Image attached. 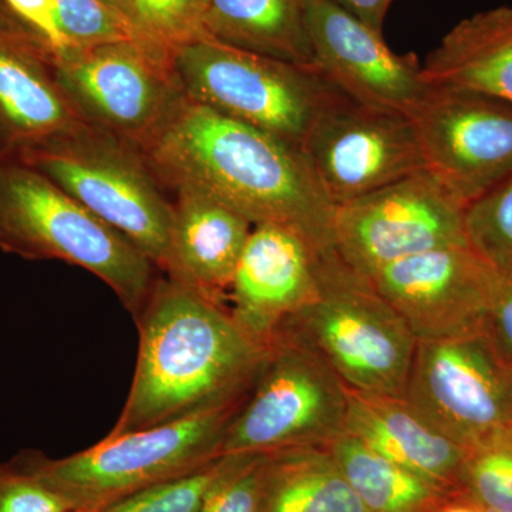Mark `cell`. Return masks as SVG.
Returning a JSON list of instances; mask_svg holds the SVG:
<instances>
[{"label":"cell","instance_id":"obj_36","mask_svg":"<svg viewBox=\"0 0 512 512\" xmlns=\"http://www.w3.org/2000/svg\"><path fill=\"white\" fill-rule=\"evenodd\" d=\"M70 512H99L97 510H90V508H77V510H73Z\"/></svg>","mask_w":512,"mask_h":512},{"label":"cell","instance_id":"obj_25","mask_svg":"<svg viewBox=\"0 0 512 512\" xmlns=\"http://www.w3.org/2000/svg\"><path fill=\"white\" fill-rule=\"evenodd\" d=\"M141 43L151 56L167 64L177 47L205 36L202 29L208 0H130Z\"/></svg>","mask_w":512,"mask_h":512},{"label":"cell","instance_id":"obj_37","mask_svg":"<svg viewBox=\"0 0 512 512\" xmlns=\"http://www.w3.org/2000/svg\"><path fill=\"white\" fill-rule=\"evenodd\" d=\"M510 367V373H511V379H512V367L511 366H508Z\"/></svg>","mask_w":512,"mask_h":512},{"label":"cell","instance_id":"obj_31","mask_svg":"<svg viewBox=\"0 0 512 512\" xmlns=\"http://www.w3.org/2000/svg\"><path fill=\"white\" fill-rule=\"evenodd\" d=\"M3 3L26 26L42 37L47 45L52 47L56 56H62L72 50L60 29L52 0H3Z\"/></svg>","mask_w":512,"mask_h":512},{"label":"cell","instance_id":"obj_11","mask_svg":"<svg viewBox=\"0 0 512 512\" xmlns=\"http://www.w3.org/2000/svg\"><path fill=\"white\" fill-rule=\"evenodd\" d=\"M302 151L335 207L426 170L409 116L346 96L319 114Z\"/></svg>","mask_w":512,"mask_h":512},{"label":"cell","instance_id":"obj_38","mask_svg":"<svg viewBox=\"0 0 512 512\" xmlns=\"http://www.w3.org/2000/svg\"><path fill=\"white\" fill-rule=\"evenodd\" d=\"M483 510H484V508H483ZM484 511H485V512H495V511H490V510H484Z\"/></svg>","mask_w":512,"mask_h":512},{"label":"cell","instance_id":"obj_2","mask_svg":"<svg viewBox=\"0 0 512 512\" xmlns=\"http://www.w3.org/2000/svg\"><path fill=\"white\" fill-rule=\"evenodd\" d=\"M136 322V370L113 436L244 399L268 352L227 305L173 278L157 281Z\"/></svg>","mask_w":512,"mask_h":512},{"label":"cell","instance_id":"obj_23","mask_svg":"<svg viewBox=\"0 0 512 512\" xmlns=\"http://www.w3.org/2000/svg\"><path fill=\"white\" fill-rule=\"evenodd\" d=\"M326 447L367 512H437L451 500L348 431Z\"/></svg>","mask_w":512,"mask_h":512},{"label":"cell","instance_id":"obj_26","mask_svg":"<svg viewBox=\"0 0 512 512\" xmlns=\"http://www.w3.org/2000/svg\"><path fill=\"white\" fill-rule=\"evenodd\" d=\"M468 245L501 278L512 276V173L466 208Z\"/></svg>","mask_w":512,"mask_h":512},{"label":"cell","instance_id":"obj_32","mask_svg":"<svg viewBox=\"0 0 512 512\" xmlns=\"http://www.w3.org/2000/svg\"><path fill=\"white\" fill-rule=\"evenodd\" d=\"M487 336L500 359L512 367V276H500L488 319Z\"/></svg>","mask_w":512,"mask_h":512},{"label":"cell","instance_id":"obj_12","mask_svg":"<svg viewBox=\"0 0 512 512\" xmlns=\"http://www.w3.org/2000/svg\"><path fill=\"white\" fill-rule=\"evenodd\" d=\"M56 77L89 126L137 150L180 96L170 67L131 40L56 56Z\"/></svg>","mask_w":512,"mask_h":512},{"label":"cell","instance_id":"obj_24","mask_svg":"<svg viewBox=\"0 0 512 512\" xmlns=\"http://www.w3.org/2000/svg\"><path fill=\"white\" fill-rule=\"evenodd\" d=\"M466 450L461 497L484 510L512 512V426L493 431Z\"/></svg>","mask_w":512,"mask_h":512},{"label":"cell","instance_id":"obj_35","mask_svg":"<svg viewBox=\"0 0 512 512\" xmlns=\"http://www.w3.org/2000/svg\"><path fill=\"white\" fill-rule=\"evenodd\" d=\"M437 512H485L480 505L467 500L466 497H456L448 500Z\"/></svg>","mask_w":512,"mask_h":512},{"label":"cell","instance_id":"obj_28","mask_svg":"<svg viewBox=\"0 0 512 512\" xmlns=\"http://www.w3.org/2000/svg\"><path fill=\"white\" fill-rule=\"evenodd\" d=\"M265 454H227L198 512H261Z\"/></svg>","mask_w":512,"mask_h":512},{"label":"cell","instance_id":"obj_34","mask_svg":"<svg viewBox=\"0 0 512 512\" xmlns=\"http://www.w3.org/2000/svg\"><path fill=\"white\" fill-rule=\"evenodd\" d=\"M101 2H103L114 15L119 16V18L126 23L127 28L133 33L134 39H136L138 45L146 50V47L141 43L140 36H138L136 25H134L133 9H131L130 0H101ZM154 59H156V57H154Z\"/></svg>","mask_w":512,"mask_h":512},{"label":"cell","instance_id":"obj_20","mask_svg":"<svg viewBox=\"0 0 512 512\" xmlns=\"http://www.w3.org/2000/svg\"><path fill=\"white\" fill-rule=\"evenodd\" d=\"M431 86L484 94L512 106V8L461 20L423 64Z\"/></svg>","mask_w":512,"mask_h":512},{"label":"cell","instance_id":"obj_4","mask_svg":"<svg viewBox=\"0 0 512 512\" xmlns=\"http://www.w3.org/2000/svg\"><path fill=\"white\" fill-rule=\"evenodd\" d=\"M245 397L173 423L116 436L107 434L72 456L52 458L42 451L26 450L13 460L63 495L74 510L100 511L221 457L225 431Z\"/></svg>","mask_w":512,"mask_h":512},{"label":"cell","instance_id":"obj_21","mask_svg":"<svg viewBox=\"0 0 512 512\" xmlns=\"http://www.w3.org/2000/svg\"><path fill=\"white\" fill-rule=\"evenodd\" d=\"M309 0H208L204 35L225 45L316 69ZM318 70V69H316Z\"/></svg>","mask_w":512,"mask_h":512},{"label":"cell","instance_id":"obj_6","mask_svg":"<svg viewBox=\"0 0 512 512\" xmlns=\"http://www.w3.org/2000/svg\"><path fill=\"white\" fill-rule=\"evenodd\" d=\"M168 67L185 99L299 148L319 114L345 96L319 70L256 55L208 36L177 47Z\"/></svg>","mask_w":512,"mask_h":512},{"label":"cell","instance_id":"obj_3","mask_svg":"<svg viewBox=\"0 0 512 512\" xmlns=\"http://www.w3.org/2000/svg\"><path fill=\"white\" fill-rule=\"evenodd\" d=\"M0 251L80 266L109 286L134 319L157 284V266L52 180L0 156Z\"/></svg>","mask_w":512,"mask_h":512},{"label":"cell","instance_id":"obj_14","mask_svg":"<svg viewBox=\"0 0 512 512\" xmlns=\"http://www.w3.org/2000/svg\"><path fill=\"white\" fill-rule=\"evenodd\" d=\"M367 281L417 342H436L487 333L500 275L466 245L400 259Z\"/></svg>","mask_w":512,"mask_h":512},{"label":"cell","instance_id":"obj_33","mask_svg":"<svg viewBox=\"0 0 512 512\" xmlns=\"http://www.w3.org/2000/svg\"><path fill=\"white\" fill-rule=\"evenodd\" d=\"M350 15L362 20L370 29L383 35L384 20L394 0H332Z\"/></svg>","mask_w":512,"mask_h":512},{"label":"cell","instance_id":"obj_7","mask_svg":"<svg viewBox=\"0 0 512 512\" xmlns=\"http://www.w3.org/2000/svg\"><path fill=\"white\" fill-rule=\"evenodd\" d=\"M274 336L318 353L349 390L403 399L417 339L370 282L343 262L318 299L286 319Z\"/></svg>","mask_w":512,"mask_h":512},{"label":"cell","instance_id":"obj_10","mask_svg":"<svg viewBox=\"0 0 512 512\" xmlns=\"http://www.w3.org/2000/svg\"><path fill=\"white\" fill-rule=\"evenodd\" d=\"M403 399L424 423L466 448L512 426L510 367L487 333L417 342Z\"/></svg>","mask_w":512,"mask_h":512},{"label":"cell","instance_id":"obj_8","mask_svg":"<svg viewBox=\"0 0 512 512\" xmlns=\"http://www.w3.org/2000/svg\"><path fill=\"white\" fill-rule=\"evenodd\" d=\"M348 407V387L318 353L274 336L225 431L222 456L326 446L345 431Z\"/></svg>","mask_w":512,"mask_h":512},{"label":"cell","instance_id":"obj_16","mask_svg":"<svg viewBox=\"0 0 512 512\" xmlns=\"http://www.w3.org/2000/svg\"><path fill=\"white\" fill-rule=\"evenodd\" d=\"M340 262L298 232L256 225L229 288V312L249 336L268 346L286 319L318 299Z\"/></svg>","mask_w":512,"mask_h":512},{"label":"cell","instance_id":"obj_5","mask_svg":"<svg viewBox=\"0 0 512 512\" xmlns=\"http://www.w3.org/2000/svg\"><path fill=\"white\" fill-rule=\"evenodd\" d=\"M13 158L46 175L168 275L173 202L136 147L83 124Z\"/></svg>","mask_w":512,"mask_h":512},{"label":"cell","instance_id":"obj_1","mask_svg":"<svg viewBox=\"0 0 512 512\" xmlns=\"http://www.w3.org/2000/svg\"><path fill=\"white\" fill-rule=\"evenodd\" d=\"M138 151L160 183L208 192L254 227L288 228L325 254L338 255L333 232L336 207L302 148L180 93L156 133Z\"/></svg>","mask_w":512,"mask_h":512},{"label":"cell","instance_id":"obj_13","mask_svg":"<svg viewBox=\"0 0 512 512\" xmlns=\"http://www.w3.org/2000/svg\"><path fill=\"white\" fill-rule=\"evenodd\" d=\"M426 170L464 207L512 173V106L484 94L431 86L410 114Z\"/></svg>","mask_w":512,"mask_h":512},{"label":"cell","instance_id":"obj_9","mask_svg":"<svg viewBox=\"0 0 512 512\" xmlns=\"http://www.w3.org/2000/svg\"><path fill=\"white\" fill-rule=\"evenodd\" d=\"M335 248L369 279L384 266L444 247H466V207L423 170L335 211Z\"/></svg>","mask_w":512,"mask_h":512},{"label":"cell","instance_id":"obj_27","mask_svg":"<svg viewBox=\"0 0 512 512\" xmlns=\"http://www.w3.org/2000/svg\"><path fill=\"white\" fill-rule=\"evenodd\" d=\"M224 456L185 476L151 485L99 512H198L220 474Z\"/></svg>","mask_w":512,"mask_h":512},{"label":"cell","instance_id":"obj_29","mask_svg":"<svg viewBox=\"0 0 512 512\" xmlns=\"http://www.w3.org/2000/svg\"><path fill=\"white\" fill-rule=\"evenodd\" d=\"M52 2L55 5L60 29L72 50L90 49L120 40L137 43L126 23L114 15L101 0Z\"/></svg>","mask_w":512,"mask_h":512},{"label":"cell","instance_id":"obj_17","mask_svg":"<svg viewBox=\"0 0 512 512\" xmlns=\"http://www.w3.org/2000/svg\"><path fill=\"white\" fill-rule=\"evenodd\" d=\"M87 124L56 77V53L0 0V156Z\"/></svg>","mask_w":512,"mask_h":512},{"label":"cell","instance_id":"obj_22","mask_svg":"<svg viewBox=\"0 0 512 512\" xmlns=\"http://www.w3.org/2000/svg\"><path fill=\"white\" fill-rule=\"evenodd\" d=\"M261 512H367L326 446L266 453Z\"/></svg>","mask_w":512,"mask_h":512},{"label":"cell","instance_id":"obj_30","mask_svg":"<svg viewBox=\"0 0 512 512\" xmlns=\"http://www.w3.org/2000/svg\"><path fill=\"white\" fill-rule=\"evenodd\" d=\"M74 507L15 460L0 463V512H70Z\"/></svg>","mask_w":512,"mask_h":512},{"label":"cell","instance_id":"obj_15","mask_svg":"<svg viewBox=\"0 0 512 512\" xmlns=\"http://www.w3.org/2000/svg\"><path fill=\"white\" fill-rule=\"evenodd\" d=\"M308 32L316 69L356 103L410 116L431 90L416 56L397 55L332 0H309Z\"/></svg>","mask_w":512,"mask_h":512},{"label":"cell","instance_id":"obj_18","mask_svg":"<svg viewBox=\"0 0 512 512\" xmlns=\"http://www.w3.org/2000/svg\"><path fill=\"white\" fill-rule=\"evenodd\" d=\"M174 221L168 278L224 303L254 225L214 195L173 187Z\"/></svg>","mask_w":512,"mask_h":512},{"label":"cell","instance_id":"obj_19","mask_svg":"<svg viewBox=\"0 0 512 512\" xmlns=\"http://www.w3.org/2000/svg\"><path fill=\"white\" fill-rule=\"evenodd\" d=\"M345 431L441 493L460 497L466 447L424 423L406 400L349 390Z\"/></svg>","mask_w":512,"mask_h":512}]
</instances>
